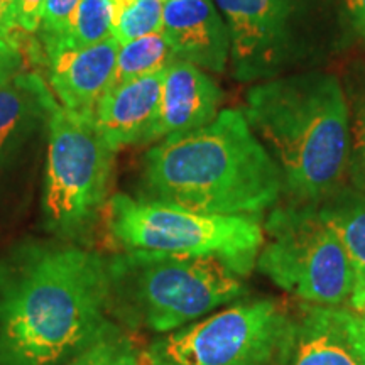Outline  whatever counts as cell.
I'll list each match as a JSON object with an SVG mask.
<instances>
[{"mask_svg": "<svg viewBox=\"0 0 365 365\" xmlns=\"http://www.w3.org/2000/svg\"><path fill=\"white\" fill-rule=\"evenodd\" d=\"M244 115L269 150L294 203L341 188L350 148L345 88L330 73L271 78L247 91Z\"/></svg>", "mask_w": 365, "mask_h": 365, "instance_id": "cell-3", "label": "cell"}, {"mask_svg": "<svg viewBox=\"0 0 365 365\" xmlns=\"http://www.w3.org/2000/svg\"><path fill=\"white\" fill-rule=\"evenodd\" d=\"M61 365H140L139 352L115 323Z\"/></svg>", "mask_w": 365, "mask_h": 365, "instance_id": "cell-20", "label": "cell"}, {"mask_svg": "<svg viewBox=\"0 0 365 365\" xmlns=\"http://www.w3.org/2000/svg\"><path fill=\"white\" fill-rule=\"evenodd\" d=\"M222 90L193 63L176 59L164 71L156 122L148 143L196 130L218 115Z\"/></svg>", "mask_w": 365, "mask_h": 365, "instance_id": "cell-11", "label": "cell"}, {"mask_svg": "<svg viewBox=\"0 0 365 365\" xmlns=\"http://www.w3.org/2000/svg\"><path fill=\"white\" fill-rule=\"evenodd\" d=\"M108 230L124 250L208 255L245 277L264 244L259 217L210 215L117 193L108 200Z\"/></svg>", "mask_w": 365, "mask_h": 365, "instance_id": "cell-5", "label": "cell"}, {"mask_svg": "<svg viewBox=\"0 0 365 365\" xmlns=\"http://www.w3.org/2000/svg\"><path fill=\"white\" fill-rule=\"evenodd\" d=\"M317 207L344 245L354 271L350 303L365 309V193L357 188H339L319 200Z\"/></svg>", "mask_w": 365, "mask_h": 365, "instance_id": "cell-15", "label": "cell"}, {"mask_svg": "<svg viewBox=\"0 0 365 365\" xmlns=\"http://www.w3.org/2000/svg\"><path fill=\"white\" fill-rule=\"evenodd\" d=\"M350 118V148L346 175L354 188L365 193V65L355 68L345 86Z\"/></svg>", "mask_w": 365, "mask_h": 365, "instance_id": "cell-18", "label": "cell"}, {"mask_svg": "<svg viewBox=\"0 0 365 365\" xmlns=\"http://www.w3.org/2000/svg\"><path fill=\"white\" fill-rule=\"evenodd\" d=\"M78 2L80 0H46L43 19L38 29L44 48L63 33Z\"/></svg>", "mask_w": 365, "mask_h": 365, "instance_id": "cell-22", "label": "cell"}, {"mask_svg": "<svg viewBox=\"0 0 365 365\" xmlns=\"http://www.w3.org/2000/svg\"><path fill=\"white\" fill-rule=\"evenodd\" d=\"M17 26L24 33H38L46 0H14Z\"/></svg>", "mask_w": 365, "mask_h": 365, "instance_id": "cell-24", "label": "cell"}, {"mask_svg": "<svg viewBox=\"0 0 365 365\" xmlns=\"http://www.w3.org/2000/svg\"><path fill=\"white\" fill-rule=\"evenodd\" d=\"M287 319L289 313L271 299L239 301L158 336L145 359L149 365H271Z\"/></svg>", "mask_w": 365, "mask_h": 365, "instance_id": "cell-8", "label": "cell"}, {"mask_svg": "<svg viewBox=\"0 0 365 365\" xmlns=\"http://www.w3.org/2000/svg\"><path fill=\"white\" fill-rule=\"evenodd\" d=\"M364 312H365V309H364Z\"/></svg>", "mask_w": 365, "mask_h": 365, "instance_id": "cell-27", "label": "cell"}, {"mask_svg": "<svg viewBox=\"0 0 365 365\" xmlns=\"http://www.w3.org/2000/svg\"><path fill=\"white\" fill-rule=\"evenodd\" d=\"M49 113L44 182L46 227L63 240H78L97 222L108 196L115 150L107 144L93 115L68 110L46 93Z\"/></svg>", "mask_w": 365, "mask_h": 365, "instance_id": "cell-6", "label": "cell"}, {"mask_svg": "<svg viewBox=\"0 0 365 365\" xmlns=\"http://www.w3.org/2000/svg\"><path fill=\"white\" fill-rule=\"evenodd\" d=\"M127 2H130V0H112V4H113V9H118V7L125 6Z\"/></svg>", "mask_w": 365, "mask_h": 365, "instance_id": "cell-26", "label": "cell"}, {"mask_svg": "<svg viewBox=\"0 0 365 365\" xmlns=\"http://www.w3.org/2000/svg\"><path fill=\"white\" fill-rule=\"evenodd\" d=\"M282 176L244 112L170 135L144 156L143 198L210 215L259 217L279 202Z\"/></svg>", "mask_w": 365, "mask_h": 365, "instance_id": "cell-2", "label": "cell"}, {"mask_svg": "<svg viewBox=\"0 0 365 365\" xmlns=\"http://www.w3.org/2000/svg\"><path fill=\"white\" fill-rule=\"evenodd\" d=\"M113 31L112 0H80L63 33L46 46L49 61L58 54L78 51L108 39Z\"/></svg>", "mask_w": 365, "mask_h": 365, "instance_id": "cell-16", "label": "cell"}, {"mask_svg": "<svg viewBox=\"0 0 365 365\" xmlns=\"http://www.w3.org/2000/svg\"><path fill=\"white\" fill-rule=\"evenodd\" d=\"M173 61H176V56L163 31L120 44L112 88L140 76L166 70Z\"/></svg>", "mask_w": 365, "mask_h": 365, "instance_id": "cell-17", "label": "cell"}, {"mask_svg": "<svg viewBox=\"0 0 365 365\" xmlns=\"http://www.w3.org/2000/svg\"><path fill=\"white\" fill-rule=\"evenodd\" d=\"M22 54L19 44L0 38V86L11 83L21 75Z\"/></svg>", "mask_w": 365, "mask_h": 365, "instance_id": "cell-23", "label": "cell"}, {"mask_svg": "<svg viewBox=\"0 0 365 365\" xmlns=\"http://www.w3.org/2000/svg\"><path fill=\"white\" fill-rule=\"evenodd\" d=\"M107 257L33 242L0 259V365H61L108 319Z\"/></svg>", "mask_w": 365, "mask_h": 365, "instance_id": "cell-1", "label": "cell"}, {"mask_svg": "<svg viewBox=\"0 0 365 365\" xmlns=\"http://www.w3.org/2000/svg\"><path fill=\"white\" fill-rule=\"evenodd\" d=\"M48 93L43 81L34 75H21L11 83L0 86V150L21 124L33 105H43Z\"/></svg>", "mask_w": 365, "mask_h": 365, "instance_id": "cell-19", "label": "cell"}, {"mask_svg": "<svg viewBox=\"0 0 365 365\" xmlns=\"http://www.w3.org/2000/svg\"><path fill=\"white\" fill-rule=\"evenodd\" d=\"M163 33L176 59L222 73L230 56V34L213 0H166Z\"/></svg>", "mask_w": 365, "mask_h": 365, "instance_id": "cell-12", "label": "cell"}, {"mask_svg": "<svg viewBox=\"0 0 365 365\" xmlns=\"http://www.w3.org/2000/svg\"><path fill=\"white\" fill-rule=\"evenodd\" d=\"M164 4L166 0H130L125 6L113 9L112 36L118 44H125L163 31Z\"/></svg>", "mask_w": 365, "mask_h": 365, "instance_id": "cell-21", "label": "cell"}, {"mask_svg": "<svg viewBox=\"0 0 365 365\" xmlns=\"http://www.w3.org/2000/svg\"><path fill=\"white\" fill-rule=\"evenodd\" d=\"M164 71L130 80L108 91L93 112V122L107 144L115 150L148 144L156 122Z\"/></svg>", "mask_w": 365, "mask_h": 365, "instance_id": "cell-13", "label": "cell"}, {"mask_svg": "<svg viewBox=\"0 0 365 365\" xmlns=\"http://www.w3.org/2000/svg\"><path fill=\"white\" fill-rule=\"evenodd\" d=\"M118 46L110 36L90 48L58 54L49 61V83L63 107L93 115L100 100L112 90Z\"/></svg>", "mask_w": 365, "mask_h": 365, "instance_id": "cell-14", "label": "cell"}, {"mask_svg": "<svg viewBox=\"0 0 365 365\" xmlns=\"http://www.w3.org/2000/svg\"><path fill=\"white\" fill-rule=\"evenodd\" d=\"M242 81L271 80L284 65L298 0H215Z\"/></svg>", "mask_w": 365, "mask_h": 365, "instance_id": "cell-9", "label": "cell"}, {"mask_svg": "<svg viewBox=\"0 0 365 365\" xmlns=\"http://www.w3.org/2000/svg\"><path fill=\"white\" fill-rule=\"evenodd\" d=\"M344 4L355 31L365 41V0H344Z\"/></svg>", "mask_w": 365, "mask_h": 365, "instance_id": "cell-25", "label": "cell"}, {"mask_svg": "<svg viewBox=\"0 0 365 365\" xmlns=\"http://www.w3.org/2000/svg\"><path fill=\"white\" fill-rule=\"evenodd\" d=\"M255 266L307 303L339 307L352 299V266L317 203L293 202L269 213Z\"/></svg>", "mask_w": 365, "mask_h": 365, "instance_id": "cell-7", "label": "cell"}, {"mask_svg": "<svg viewBox=\"0 0 365 365\" xmlns=\"http://www.w3.org/2000/svg\"><path fill=\"white\" fill-rule=\"evenodd\" d=\"M108 313L117 322L170 333L247 293L244 277L208 255L124 250L107 259Z\"/></svg>", "mask_w": 365, "mask_h": 365, "instance_id": "cell-4", "label": "cell"}, {"mask_svg": "<svg viewBox=\"0 0 365 365\" xmlns=\"http://www.w3.org/2000/svg\"><path fill=\"white\" fill-rule=\"evenodd\" d=\"M279 365H365V312L304 303L289 314Z\"/></svg>", "mask_w": 365, "mask_h": 365, "instance_id": "cell-10", "label": "cell"}]
</instances>
